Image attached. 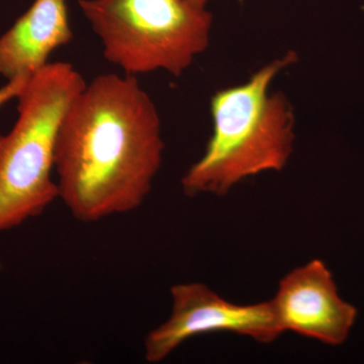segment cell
Here are the masks:
<instances>
[{"instance_id":"obj_1","label":"cell","mask_w":364,"mask_h":364,"mask_svg":"<svg viewBox=\"0 0 364 364\" xmlns=\"http://www.w3.org/2000/svg\"><path fill=\"white\" fill-rule=\"evenodd\" d=\"M163 152L159 114L136 76L98 75L60 126L59 198L86 224L135 210L152 191Z\"/></svg>"},{"instance_id":"obj_2","label":"cell","mask_w":364,"mask_h":364,"mask_svg":"<svg viewBox=\"0 0 364 364\" xmlns=\"http://www.w3.org/2000/svg\"><path fill=\"white\" fill-rule=\"evenodd\" d=\"M296 61V53H287L247 82L215 93L213 135L181 178L186 196H225L248 177L286 167L296 139L294 109L284 93H270L269 88L277 74Z\"/></svg>"},{"instance_id":"obj_3","label":"cell","mask_w":364,"mask_h":364,"mask_svg":"<svg viewBox=\"0 0 364 364\" xmlns=\"http://www.w3.org/2000/svg\"><path fill=\"white\" fill-rule=\"evenodd\" d=\"M85 85L71 64L55 62L33 74L16 98V123L0 135V233L39 217L59 198L52 177L57 136Z\"/></svg>"},{"instance_id":"obj_4","label":"cell","mask_w":364,"mask_h":364,"mask_svg":"<svg viewBox=\"0 0 364 364\" xmlns=\"http://www.w3.org/2000/svg\"><path fill=\"white\" fill-rule=\"evenodd\" d=\"M105 59L138 74L181 76L210 44L213 16L189 0H78Z\"/></svg>"},{"instance_id":"obj_5","label":"cell","mask_w":364,"mask_h":364,"mask_svg":"<svg viewBox=\"0 0 364 364\" xmlns=\"http://www.w3.org/2000/svg\"><path fill=\"white\" fill-rule=\"evenodd\" d=\"M170 293L169 318L151 330L144 342L147 363H161L186 340L207 333H235L262 344L282 334L272 301L239 305L202 282L176 284Z\"/></svg>"},{"instance_id":"obj_6","label":"cell","mask_w":364,"mask_h":364,"mask_svg":"<svg viewBox=\"0 0 364 364\" xmlns=\"http://www.w3.org/2000/svg\"><path fill=\"white\" fill-rule=\"evenodd\" d=\"M270 301L282 333L328 345L343 343L358 316V310L340 298L332 273L318 259L287 273Z\"/></svg>"},{"instance_id":"obj_7","label":"cell","mask_w":364,"mask_h":364,"mask_svg":"<svg viewBox=\"0 0 364 364\" xmlns=\"http://www.w3.org/2000/svg\"><path fill=\"white\" fill-rule=\"evenodd\" d=\"M72 39L66 0H35L0 37V75L7 80L32 76Z\"/></svg>"},{"instance_id":"obj_8","label":"cell","mask_w":364,"mask_h":364,"mask_svg":"<svg viewBox=\"0 0 364 364\" xmlns=\"http://www.w3.org/2000/svg\"><path fill=\"white\" fill-rule=\"evenodd\" d=\"M30 77L31 76H21V77L11 79L6 85L2 86L0 88V107L14 98H18Z\"/></svg>"},{"instance_id":"obj_9","label":"cell","mask_w":364,"mask_h":364,"mask_svg":"<svg viewBox=\"0 0 364 364\" xmlns=\"http://www.w3.org/2000/svg\"><path fill=\"white\" fill-rule=\"evenodd\" d=\"M189 1L193 2L196 6L205 7V4H207L208 0H189Z\"/></svg>"}]
</instances>
